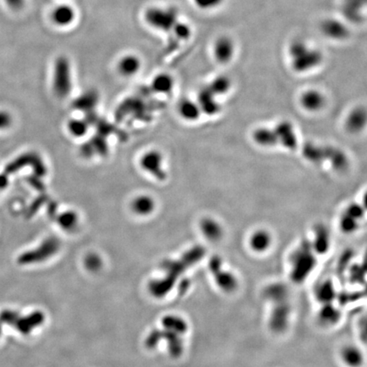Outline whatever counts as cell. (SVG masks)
I'll return each instance as SVG.
<instances>
[{
    "label": "cell",
    "instance_id": "7c38bea8",
    "mask_svg": "<svg viewBox=\"0 0 367 367\" xmlns=\"http://www.w3.org/2000/svg\"><path fill=\"white\" fill-rule=\"evenodd\" d=\"M76 19V12L73 6L61 4L56 6L51 12V20L55 25L67 28L72 25Z\"/></svg>",
    "mask_w": 367,
    "mask_h": 367
},
{
    "label": "cell",
    "instance_id": "9a60e30c",
    "mask_svg": "<svg viewBox=\"0 0 367 367\" xmlns=\"http://www.w3.org/2000/svg\"><path fill=\"white\" fill-rule=\"evenodd\" d=\"M215 97L216 96L212 93L208 86L203 88L199 92L197 102L199 105L202 112L209 116H214L220 112L221 108L220 104L215 100Z\"/></svg>",
    "mask_w": 367,
    "mask_h": 367
},
{
    "label": "cell",
    "instance_id": "f546056e",
    "mask_svg": "<svg viewBox=\"0 0 367 367\" xmlns=\"http://www.w3.org/2000/svg\"><path fill=\"white\" fill-rule=\"evenodd\" d=\"M59 226L66 231H73L78 224V214L74 211H66L58 218Z\"/></svg>",
    "mask_w": 367,
    "mask_h": 367
},
{
    "label": "cell",
    "instance_id": "603a6c76",
    "mask_svg": "<svg viewBox=\"0 0 367 367\" xmlns=\"http://www.w3.org/2000/svg\"><path fill=\"white\" fill-rule=\"evenodd\" d=\"M302 153L304 158L315 164L325 161V145H319L311 142H307L303 145Z\"/></svg>",
    "mask_w": 367,
    "mask_h": 367
},
{
    "label": "cell",
    "instance_id": "7a4b0ae2",
    "mask_svg": "<svg viewBox=\"0 0 367 367\" xmlns=\"http://www.w3.org/2000/svg\"><path fill=\"white\" fill-rule=\"evenodd\" d=\"M148 25L161 32H171L178 20V11L173 7H150L145 12Z\"/></svg>",
    "mask_w": 367,
    "mask_h": 367
},
{
    "label": "cell",
    "instance_id": "8d00e7d4",
    "mask_svg": "<svg viewBox=\"0 0 367 367\" xmlns=\"http://www.w3.org/2000/svg\"><path fill=\"white\" fill-rule=\"evenodd\" d=\"M20 316L21 315L18 312L11 310V309H6L0 313V323L14 326Z\"/></svg>",
    "mask_w": 367,
    "mask_h": 367
},
{
    "label": "cell",
    "instance_id": "2e32d148",
    "mask_svg": "<svg viewBox=\"0 0 367 367\" xmlns=\"http://www.w3.org/2000/svg\"><path fill=\"white\" fill-rule=\"evenodd\" d=\"M150 88L157 95H170L174 89V79L168 73H158L150 82Z\"/></svg>",
    "mask_w": 367,
    "mask_h": 367
},
{
    "label": "cell",
    "instance_id": "ac0fdd59",
    "mask_svg": "<svg viewBox=\"0 0 367 367\" xmlns=\"http://www.w3.org/2000/svg\"><path fill=\"white\" fill-rule=\"evenodd\" d=\"M325 161H328L335 169L339 171L347 169L348 166L347 155L339 148L331 145H325Z\"/></svg>",
    "mask_w": 367,
    "mask_h": 367
},
{
    "label": "cell",
    "instance_id": "5bb4252c",
    "mask_svg": "<svg viewBox=\"0 0 367 367\" xmlns=\"http://www.w3.org/2000/svg\"><path fill=\"white\" fill-rule=\"evenodd\" d=\"M210 269L212 272L214 274V278L216 281L218 286L226 292H231L233 291L237 285V280L230 271L226 270H221V264H220V260L217 259V265L215 266L214 263L212 262L210 264Z\"/></svg>",
    "mask_w": 367,
    "mask_h": 367
},
{
    "label": "cell",
    "instance_id": "74e56055",
    "mask_svg": "<svg viewBox=\"0 0 367 367\" xmlns=\"http://www.w3.org/2000/svg\"><path fill=\"white\" fill-rule=\"evenodd\" d=\"M345 214H348L351 217L354 218L355 220H361L364 216V210L362 208L361 205H359L358 203H353L347 208Z\"/></svg>",
    "mask_w": 367,
    "mask_h": 367
},
{
    "label": "cell",
    "instance_id": "cb8c5ba5",
    "mask_svg": "<svg viewBox=\"0 0 367 367\" xmlns=\"http://www.w3.org/2000/svg\"><path fill=\"white\" fill-rule=\"evenodd\" d=\"M329 246H330V236L327 229L322 225L315 228V238L311 244L312 249L316 253L323 254L327 253Z\"/></svg>",
    "mask_w": 367,
    "mask_h": 367
},
{
    "label": "cell",
    "instance_id": "f35d334b",
    "mask_svg": "<svg viewBox=\"0 0 367 367\" xmlns=\"http://www.w3.org/2000/svg\"><path fill=\"white\" fill-rule=\"evenodd\" d=\"M86 265L87 267L89 268L90 270H97L99 268H100V264H101V260H100L99 257L96 255H89L86 259Z\"/></svg>",
    "mask_w": 367,
    "mask_h": 367
},
{
    "label": "cell",
    "instance_id": "1f68e13d",
    "mask_svg": "<svg viewBox=\"0 0 367 367\" xmlns=\"http://www.w3.org/2000/svg\"><path fill=\"white\" fill-rule=\"evenodd\" d=\"M318 300L324 303H329L334 298L335 290L330 281H325L319 285L316 290Z\"/></svg>",
    "mask_w": 367,
    "mask_h": 367
},
{
    "label": "cell",
    "instance_id": "4316f807",
    "mask_svg": "<svg viewBox=\"0 0 367 367\" xmlns=\"http://www.w3.org/2000/svg\"><path fill=\"white\" fill-rule=\"evenodd\" d=\"M366 122V112L364 109L357 108L352 111L348 115L346 122V126L348 130L352 133H357L362 130Z\"/></svg>",
    "mask_w": 367,
    "mask_h": 367
},
{
    "label": "cell",
    "instance_id": "e0dca14e",
    "mask_svg": "<svg viewBox=\"0 0 367 367\" xmlns=\"http://www.w3.org/2000/svg\"><path fill=\"white\" fill-rule=\"evenodd\" d=\"M45 320L42 312H34L24 317H21L17 320L15 327L22 334L28 335L37 326L41 325Z\"/></svg>",
    "mask_w": 367,
    "mask_h": 367
},
{
    "label": "cell",
    "instance_id": "d6986e66",
    "mask_svg": "<svg viewBox=\"0 0 367 367\" xmlns=\"http://www.w3.org/2000/svg\"><path fill=\"white\" fill-rule=\"evenodd\" d=\"M200 228L203 236L210 242H218L223 237L222 226L212 218H205L200 223Z\"/></svg>",
    "mask_w": 367,
    "mask_h": 367
},
{
    "label": "cell",
    "instance_id": "8992f818",
    "mask_svg": "<svg viewBox=\"0 0 367 367\" xmlns=\"http://www.w3.org/2000/svg\"><path fill=\"white\" fill-rule=\"evenodd\" d=\"M236 53V44L228 35H221L214 40L213 55L217 62L226 64L232 61Z\"/></svg>",
    "mask_w": 367,
    "mask_h": 367
},
{
    "label": "cell",
    "instance_id": "8fae6325",
    "mask_svg": "<svg viewBox=\"0 0 367 367\" xmlns=\"http://www.w3.org/2000/svg\"><path fill=\"white\" fill-rule=\"evenodd\" d=\"M274 131L278 138L279 144L289 150H293L298 145V139L295 134L294 128L289 122H280L275 126Z\"/></svg>",
    "mask_w": 367,
    "mask_h": 367
},
{
    "label": "cell",
    "instance_id": "484cf974",
    "mask_svg": "<svg viewBox=\"0 0 367 367\" xmlns=\"http://www.w3.org/2000/svg\"><path fill=\"white\" fill-rule=\"evenodd\" d=\"M253 139L257 144L264 147H270L278 145V138L276 136L274 129L260 128L254 131Z\"/></svg>",
    "mask_w": 367,
    "mask_h": 367
},
{
    "label": "cell",
    "instance_id": "6da1fadb",
    "mask_svg": "<svg viewBox=\"0 0 367 367\" xmlns=\"http://www.w3.org/2000/svg\"><path fill=\"white\" fill-rule=\"evenodd\" d=\"M287 53L292 69L298 73H306L322 63L323 54L317 48L312 47L308 43L296 39L290 43Z\"/></svg>",
    "mask_w": 367,
    "mask_h": 367
},
{
    "label": "cell",
    "instance_id": "83f0119b",
    "mask_svg": "<svg viewBox=\"0 0 367 367\" xmlns=\"http://www.w3.org/2000/svg\"><path fill=\"white\" fill-rule=\"evenodd\" d=\"M89 123L84 119L74 117L67 122V131L70 136L81 139L89 133Z\"/></svg>",
    "mask_w": 367,
    "mask_h": 367
},
{
    "label": "cell",
    "instance_id": "ba28073f",
    "mask_svg": "<svg viewBox=\"0 0 367 367\" xmlns=\"http://www.w3.org/2000/svg\"><path fill=\"white\" fill-rule=\"evenodd\" d=\"M129 208L133 214L140 217H146L152 214L156 209V202L152 196L140 193L134 196L131 200Z\"/></svg>",
    "mask_w": 367,
    "mask_h": 367
},
{
    "label": "cell",
    "instance_id": "4dcf8cb0",
    "mask_svg": "<svg viewBox=\"0 0 367 367\" xmlns=\"http://www.w3.org/2000/svg\"><path fill=\"white\" fill-rule=\"evenodd\" d=\"M162 324L168 331L178 334H183L187 331V325L186 321L176 316H167L162 320Z\"/></svg>",
    "mask_w": 367,
    "mask_h": 367
},
{
    "label": "cell",
    "instance_id": "30bf717a",
    "mask_svg": "<svg viewBox=\"0 0 367 367\" xmlns=\"http://www.w3.org/2000/svg\"><path fill=\"white\" fill-rule=\"evenodd\" d=\"M141 67V60L139 56L134 54H127L117 61V71L122 78H131L139 73Z\"/></svg>",
    "mask_w": 367,
    "mask_h": 367
},
{
    "label": "cell",
    "instance_id": "5b68a950",
    "mask_svg": "<svg viewBox=\"0 0 367 367\" xmlns=\"http://www.w3.org/2000/svg\"><path fill=\"white\" fill-rule=\"evenodd\" d=\"M320 34L332 41H345L350 36V28L346 21L336 17H327L320 24Z\"/></svg>",
    "mask_w": 367,
    "mask_h": 367
},
{
    "label": "cell",
    "instance_id": "f1b7e54d",
    "mask_svg": "<svg viewBox=\"0 0 367 367\" xmlns=\"http://www.w3.org/2000/svg\"><path fill=\"white\" fill-rule=\"evenodd\" d=\"M208 87L215 96L223 95L231 89V82L230 78L226 76H219L214 78Z\"/></svg>",
    "mask_w": 367,
    "mask_h": 367
},
{
    "label": "cell",
    "instance_id": "52a82bcc",
    "mask_svg": "<svg viewBox=\"0 0 367 367\" xmlns=\"http://www.w3.org/2000/svg\"><path fill=\"white\" fill-rule=\"evenodd\" d=\"M366 10V0H342V15L346 22L360 23L364 21Z\"/></svg>",
    "mask_w": 367,
    "mask_h": 367
},
{
    "label": "cell",
    "instance_id": "836d02e7",
    "mask_svg": "<svg viewBox=\"0 0 367 367\" xmlns=\"http://www.w3.org/2000/svg\"><path fill=\"white\" fill-rule=\"evenodd\" d=\"M171 32L177 39L183 41L188 40L192 35V27L188 23L181 22L180 20H178Z\"/></svg>",
    "mask_w": 367,
    "mask_h": 367
},
{
    "label": "cell",
    "instance_id": "d6a6232c",
    "mask_svg": "<svg viewBox=\"0 0 367 367\" xmlns=\"http://www.w3.org/2000/svg\"><path fill=\"white\" fill-rule=\"evenodd\" d=\"M339 312L333 306L329 305V303H326V305L320 310V320L326 325L335 324L339 319Z\"/></svg>",
    "mask_w": 367,
    "mask_h": 367
},
{
    "label": "cell",
    "instance_id": "ab89813d",
    "mask_svg": "<svg viewBox=\"0 0 367 367\" xmlns=\"http://www.w3.org/2000/svg\"><path fill=\"white\" fill-rule=\"evenodd\" d=\"M9 8L13 11H20L25 6L26 0H5Z\"/></svg>",
    "mask_w": 367,
    "mask_h": 367
},
{
    "label": "cell",
    "instance_id": "d590c367",
    "mask_svg": "<svg viewBox=\"0 0 367 367\" xmlns=\"http://www.w3.org/2000/svg\"><path fill=\"white\" fill-rule=\"evenodd\" d=\"M359 226V220L351 217L347 214H343L340 220V228L344 233H353Z\"/></svg>",
    "mask_w": 367,
    "mask_h": 367
},
{
    "label": "cell",
    "instance_id": "60d3db41",
    "mask_svg": "<svg viewBox=\"0 0 367 367\" xmlns=\"http://www.w3.org/2000/svg\"><path fill=\"white\" fill-rule=\"evenodd\" d=\"M1 333H2V325H1V323H0V336H1Z\"/></svg>",
    "mask_w": 367,
    "mask_h": 367
},
{
    "label": "cell",
    "instance_id": "4fadbf2b",
    "mask_svg": "<svg viewBox=\"0 0 367 367\" xmlns=\"http://www.w3.org/2000/svg\"><path fill=\"white\" fill-rule=\"evenodd\" d=\"M71 66L70 62L64 56L59 57L54 67V83L56 86L69 88L71 84Z\"/></svg>",
    "mask_w": 367,
    "mask_h": 367
},
{
    "label": "cell",
    "instance_id": "d4e9b609",
    "mask_svg": "<svg viewBox=\"0 0 367 367\" xmlns=\"http://www.w3.org/2000/svg\"><path fill=\"white\" fill-rule=\"evenodd\" d=\"M342 361L348 367H359L363 363V354L356 346L348 345L341 351Z\"/></svg>",
    "mask_w": 367,
    "mask_h": 367
},
{
    "label": "cell",
    "instance_id": "277c9868",
    "mask_svg": "<svg viewBox=\"0 0 367 367\" xmlns=\"http://www.w3.org/2000/svg\"><path fill=\"white\" fill-rule=\"evenodd\" d=\"M311 244L308 242L297 251L292 262V278L302 281L309 275L314 265V258L311 252Z\"/></svg>",
    "mask_w": 367,
    "mask_h": 367
},
{
    "label": "cell",
    "instance_id": "7402d4cb",
    "mask_svg": "<svg viewBox=\"0 0 367 367\" xmlns=\"http://www.w3.org/2000/svg\"><path fill=\"white\" fill-rule=\"evenodd\" d=\"M301 104L307 111H317L325 105V98L317 90H309L302 95Z\"/></svg>",
    "mask_w": 367,
    "mask_h": 367
},
{
    "label": "cell",
    "instance_id": "e575fe53",
    "mask_svg": "<svg viewBox=\"0 0 367 367\" xmlns=\"http://www.w3.org/2000/svg\"><path fill=\"white\" fill-rule=\"evenodd\" d=\"M226 0H192L197 8L203 12H213L220 8Z\"/></svg>",
    "mask_w": 367,
    "mask_h": 367
},
{
    "label": "cell",
    "instance_id": "44dd1931",
    "mask_svg": "<svg viewBox=\"0 0 367 367\" xmlns=\"http://www.w3.org/2000/svg\"><path fill=\"white\" fill-rule=\"evenodd\" d=\"M272 238L268 231L259 230L254 232L249 239L251 249L255 253H265L270 248Z\"/></svg>",
    "mask_w": 367,
    "mask_h": 367
},
{
    "label": "cell",
    "instance_id": "3957f363",
    "mask_svg": "<svg viewBox=\"0 0 367 367\" xmlns=\"http://www.w3.org/2000/svg\"><path fill=\"white\" fill-rule=\"evenodd\" d=\"M139 166L143 172L157 180L166 178L164 168V156L156 149H150L144 153L139 159Z\"/></svg>",
    "mask_w": 367,
    "mask_h": 367
},
{
    "label": "cell",
    "instance_id": "9c48e42d",
    "mask_svg": "<svg viewBox=\"0 0 367 367\" xmlns=\"http://www.w3.org/2000/svg\"><path fill=\"white\" fill-rule=\"evenodd\" d=\"M57 248L58 244H56V242H46L36 250L30 251L22 254L18 259V262L22 264H29L43 261L53 255Z\"/></svg>",
    "mask_w": 367,
    "mask_h": 367
},
{
    "label": "cell",
    "instance_id": "ffe728a7",
    "mask_svg": "<svg viewBox=\"0 0 367 367\" xmlns=\"http://www.w3.org/2000/svg\"><path fill=\"white\" fill-rule=\"evenodd\" d=\"M177 111L179 117L188 122H194L198 120L202 113L198 102L189 99L181 100L178 103Z\"/></svg>",
    "mask_w": 367,
    "mask_h": 367
}]
</instances>
